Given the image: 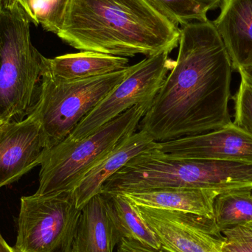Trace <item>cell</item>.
<instances>
[{"label":"cell","mask_w":252,"mask_h":252,"mask_svg":"<svg viewBox=\"0 0 252 252\" xmlns=\"http://www.w3.org/2000/svg\"><path fill=\"white\" fill-rule=\"evenodd\" d=\"M180 29L174 66L138 127L157 142L207 133L232 122L229 103L234 70L213 22H190Z\"/></svg>","instance_id":"cell-1"},{"label":"cell","mask_w":252,"mask_h":252,"mask_svg":"<svg viewBox=\"0 0 252 252\" xmlns=\"http://www.w3.org/2000/svg\"><path fill=\"white\" fill-rule=\"evenodd\" d=\"M180 34L145 0H69L56 35L81 51L127 58L170 53Z\"/></svg>","instance_id":"cell-2"},{"label":"cell","mask_w":252,"mask_h":252,"mask_svg":"<svg viewBox=\"0 0 252 252\" xmlns=\"http://www.w3.org/2000/svg\"><path fill=\"white\" fill-rule=\"evenodd\" d=\"M182 188L213 189L220 193L252 190V163L166 159L148 150L133 157L109 178L103 184L100 193L112 195Z\"/></svg>","instance_id":"cell-3"},{"label":"cell","mask_w":252,"mask_h":252,"mask_svg":"<svg viewBox=\"0 0 252 252\" xmlns=\"http://www.w3.org/2000/svg\"><path fill=\"white\" fill-rule=\"evenodd\" d=\"M31 22L16 0L0 3V116L5 123L25 120L39 97L44 56L32 45Z\"/></svg>","instance_id":"cell-4"},{"label":"cell","mask_w":252,"mask_h":252,"mask_svg":"<svg viewBox=\"0 0 252 252\" xmlns=\"http://www.w3.org/2000/svg\"><path fill=\"white\" fill-rule=\"evenodd\" d=\"M151 105H136L84 139L63 140L45 150L40 164L39 186L35 194L73 191L94 165L138 130Z\"/></svg>","instance_id":"cell-5"},{"label":"cell","mask_w":252,"mask_h":252,"mask_svg":"<svg viewBox=\"0 0 252 252\" xmlns=\"http://www.w3.org/2000/svg\"><path fill=\"white\" fill-rule=\"evenodd\" d=\"M132 69L133 65L101 76L66 81L43 68L39 97L32 113L41 124L46 150L64 140Z\"/></svg>","instance_id":"cell-6"},{"label":"cell","mask_w":252,"mask_h":252,"mask_svg":"<svg viewBox=\"0 0 252 252\" xmlns=\"http://www.w3.org/2000/svg\"><path fill=\"white\" fill-rule=\"evenodd\" d=\"M81 210L73 191L21 198L15 252H72Z\"/></svg>","instance_id":"cell-7"},{"label":"cell","mask_w":252,"mask_h":252,"mask_svg":"<svg viewBox=\"0 0 252 252\" xmlns=\"http://www.w3.org/2000/svg\"><path fill=\"white\" fill-rule=\"evenodd\" d=\"M169 54L163 52L133 65L130 74L80 122L64 140H81L133 106L152 103L174 66L175 61L169 58Z\"/></svg>","instance_id":"cell-8"},{"label":"cell","mask_w":252,"mask_h":252,"mask_svg":"<svg viewBox=\"0 0 252 252\" xmlns=\"http://www.w3.org/2000/svg\"><path fill=\"white\" fill-rule=\"evenodd\" d=\"M136 205V204H135ZM139 214L170 252H223V237L212 219L136 205Z\"/></svg>","instance_id":"cell-9"},{"label":"cell","mask_w":252,"mask_h":252,"mask_svg":"<svg viewBox=\"0 0 252 252\" xmlns=\"http://www.w3.org/2000/svg\"><path fill=\"white\" fill-rule=\"evenodd\" d=\"M151 151L173 160H223L252 163V134L232 122L212 131L157 142Z\"/></svg>","instance_id":"cell-10"},{"label":"cell","mask_w":252,"mask_h":252,"mask_svg":"<svg viewBox=\"0 0 252 252\" xmlns=\"http://www.w3.org/2000/svg\"><path fill=\"white\" fill-rule=\"evenodd\" d=\"M45 150L41 124L33 114L5 123L0 129V188L41 164Z\"/></svg>","instance_id":"cell-11"},{"label":"cell","mask_w":252,"mask_h":252,"mask_svg":"<svg viewBox=\"0 0 252 252\" xmlns=\"http://www.w3.org/2000/svg\"><path fill=\"white\" fill-rule=\"evenodd\" d=\"M121 241L110 198L94 195L81 209L72 252H114Z\"/></svg>","instance_id":"cell-12"},{"label":"cell","mask_w":252,"mask_h":252,"mask_svg":"<svg viewBox=\"0 0 252 252\" xmlns=\"http://www.w3.org/2000/svg\"><path fill=\"white\" fill-rule=\"evenodd\" d=\"M219 7L213 23L238 72L252 63V0H221Z\"/></svg>","instance_id":"cell-13"},{"label":"cell","mask_w":252,"mask_h":252,"mask_svg":"<svg viewBox=\"0 0 252 252\" xmlns=\"http://www.w3.org/2000/svg\"><path fill=\"white\" fill-rule=\"evenodd\" d=\"M157 142L144 131L126 138L109 155L94 165L73 190L76 206L82 209L94 195L100 193L103 184L133 157L155 148Z\"/></svg>","instance_id":"cell-14"},{"label":"cell","mask_w":252,"mask_h":252,"mask_svg":"<svg viewBox=\"0 0 252 252\" xmlns=\"http://www.w3.org/2000/svg\"><path fill=\"white\" fill-rule=\"evenodd\" d=\"M219 194L213 189L182 188L149 189L123 195L136 205L213 219L215 200Z\"/></svg>","instance_id":"cell-15"},{"label":"cell","mask_w":252,"mask_h":252,"mask_svg":"<svg viewBox=\"0 0 252 252\" xmlns=\"http://www.w3.org/2000/svg\"><path fill=\"white\" fill-rule=\"evenodd\" d=\"M44 70L66 81L87 79L118 72L127 67L128 59L95 52L81 51L57 56L44 57Z\"/></svg>","instance_id":"cell-16"},{"label":"cell","mask_w":252,"mask_h":252,"mask_svg":"<svg viewBox=\"0 0 252 252\" xmlns=\"http://www.w3.org/2000/svg\"><path fill=\"white\" fill-rule=\"evenodd\" d=\"M108 196L110 198L115 226L121 240H133L154 248L161 247L157 235L142 219L133 203L123 194Z\"/></svg>","instance_id":"cell-17"},{"label":"cell","mask_w":252,"mask_h":252,"mask_svg":"<svg viewBox=\"0 0 252 252\" xmlns=\"http://www.w3.org/2000/svg\"><path fill=\"white\" fill-rule=\"evenodd\" d=\"M215 228L222 234L236 226L252 223V190H234L218 195L212 219Z\"/></svg>","instance_id":"cell-18"},{"label":"cell","mask_w":252,"mask_h":252,"mask_svg":"<svg viewBox=\"0 0 252 252\" xmlns=\"http://www.w3.org/2000/svg\"><path fill=\"white\" fill-rule=\"evenodd\" d=\"M152 8L176 26L208 20L207 13L193 0H145Z\"/></svg>","instance_id":"cell-19"},{"label":"cell","mask_w":252,"mask_h":252,"mask_svg":"<svg viewBox=\"0 0 252 252\" xmlns=\"http://www.w3.org/2000/svg\"><path fill=\"white\" fill-rule=\"evenodd\" d=\"M69 0H35L32 11L37 26L57 34L62 28Z\"/></svg>","instance_id":"cell-20"},{"label":"cell","mask_w":252,"mask_h":252,"mask_svg":"<svg viewBox=\"0 0 252 252\" xmlns=\"http://www.w3.org/2000/svg\"><path fill=\"white\" fill-rule=\"evenodd\" d=\"M234 124L252 134V87L241 78L239 89L233 97Z\"/></svg>","instance_id":"cell-21"},{"label":"cell","mask_w":252,"mask_h":252,"mask_svg":"<svg viewBox=\"0 0 252 252\" xmlns=\"http://www.w3.org/2000/svg\"><path fill=\"white\" fill-rule=\"evenodd\" d=\"M222 235V252H252V229L250 224L228 229Z\"/></svg>","instance_id":"cell-22"},{"label":"cell","mask_w":252,"mask_h":252,"mask_svg":"<svg viewBox=\"0 0 252 252\" xmlns=\"http://www.w3.org/2000/svg\"><path fill=\"white\" fill-rule=\"evenodd\" d=\"M116 252H170L162 247L157 249L133 240L124 238L118 245Z\"/></svg>","instance_id":"cell-23"},{"label":"cell","mask_w":252,"mask_h":252,"mask_svg":"<svg viewBox=\"0 0 252 252\" xmlns=\"http://www.w3.org/2000/svg\"><path fill=\"white\" fill-rule=\"evenodd\" d=\"M203 11L207 13L210 10H214L220 5L221 0H193Z\"/></svg>","instance_id":"cell-24"},{"label":"cell","mask_w":252,"mask_h":252,"mask_svg":"<svg viewBox=\"0 0 252 252\" xmlns=\"http://www.w3.org/2000/svg\"><path fill=\"white\" fill-rule=\"evenodd\" d=\"M22 7L24 10L26 11L29 16L31 22L36 25V21H35V16H34L33 11H32V7H33L34 1L35 0H16Z\"/></svg>","instance_id":"cell-25"},{"label":"cell","mask_w":252,"mask_h":252,"mask_svg":"<svg viewBox=\"0 0 252 252\" xmlns=\"http://www.w3.org/2000/svg\"><path fill=\"white\" fill-rule=\"evenodd\" d=\"M238 73L241 75V78L247 81L252 87V63L241 68L238 71Z\"/></svg>","instance_id":"cell-26"},{"label":"cell","mask_w":252,"mask_h":252,"mask_svg":"<svg viewBox=\"0 0 252 252\" xmlns=\"http://www.w3.org/2000/svg\"><path fill=\"white\" fill-rule=\"evenodd\" d=\"M0 252H15L13 248H11L4 241L1 233H0Z\"/></svg>","instance_id":"cell-27"},{"label":"cell","mask_w":252,"mask_h":252,"mask_svg":"<svg viewBox=\"0 0 252 252\" xmlns=\"http://www.w3.org/2000/svg\"><path fill=\"white\" fill-rule=\"evenodd\" d=\"M4 124H5V122L3 121L2 118L0 116V129L1 128V127H2V126L4 125Z\"/></svg>","instance_id":"cell-28"},{"label":"cell","mask_w":252,"mask_h":252,"mask_svg":"<svg viewBox=\"0 0 252 252\" xmlns=\"http://www.w3.org/2000/svg\"><path fill=\"white\" fill-rule=\"evenodd\" d=\"M250 226H251L252 229V224H250Z\"/></svg>","instance_id":"cell-29"},{"label":"cell","mask_w":252,"mask_h":252,"mask_svg":"<svg viewBox=\"0 0 252 252\" xmlns=\"http://www.w3.org/2000/svg\"><path fill=\"white\" fill-rule=\"evenodd\" d=\"M1 1H2V0H0V3H1Z\"/></svg>","instance_id":"cell-30"}]
</instances>
